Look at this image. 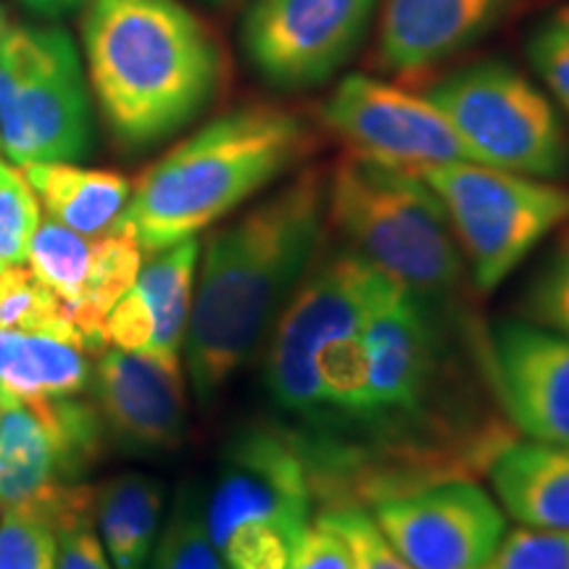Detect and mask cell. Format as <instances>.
I'll return each instance as SVG.
<instances>
[{
  "label": "cell",
  "instance_id": "obj_30",
  "mask_svg": "<svg viewBox=\"0 0 569 569\" xmlns=\"http://www.w3.org/2000/svg\"><path fill=\"white\" fill-rule=\"evenodd\" d=\"M290 569H356L351 538L330 509L317 511L306 528Z\"/></svg>",
  "mask_w": 569,
  "mask_h": 569
},
{
  "label": "cell",
  "instance_id": "obj_5",
  "mask_svg": "<svg viewBox=\"0 0 569 569\" xmlns=\"http://www.w3.org/2000/svg\"><path fill=\"white\" fill-rule=\"evenodd\" d=\"M315 507L293 438L280 425H259L227 446L206 525L224 569H290Z\"/></svg>",
  "mask_w": 569,
  "mask_h": 569
},
{
  "label": "cell",
  "instance_id": "obj_8",
  "mask_svg": "<svg viewBox=\"0 0 569 569\" xmlns=\"http://www.w3.org/2000/svg\"><path fill=\"white\" fill-rule=\"evenodd\" d=\"M106 448L96 403L24 398L0 388V509H32L53 528L96 509L80 486Z\"/></svg>",
  "mask_w": 569,
  "mask_h": 569
},
{
  "label": "cell",
  "instance_id": "obj_31",
  "mask_svg": "<svg viewBox=\"0 0 569 569\" xmlns=\"http://www.w3.org/2000/svg\"><path fill=\"white\" fill-rule=\"evenodd\" d=\"M346 536L351 538L356 553V569H411L407 561L398 557V551L388 543L382 530L365 507L330 509Z\"/></svg>",
  "mask_w": 569,
  "mask_h": 569
},
{
  "label": "cell",
  "instance_id": "obj_25",
  "mask_svg": "<svg viewBox=\"0 0 569 569\" xmlns=\"http://www.w3.org/2000/svg\"><path fill=\"white\" fill-rule=\"evenodd\" d=\"M40 224V201L24 172L0 159V269L27 261L30 240Z\"/></svg>",
  "mask_w": 569,
  "mask_h": 569
},
{
  "label": "cell",
  "instance_id": "obj_28",
  "mask_svg": "<svg viewBox=\"0 0 569 569\" xmlns=\"http://www.w3.org/2000/svg\"><path fill=\"white\" fill-rule=\"evenodd\" d=\"M522 309L530 322L569 336V224L565 238L538 269Z\"/></svg>",
  "mask_w": 569,
  "mask_h": 569
},
{
  "label": "cell",
  "instance_id": "obj_34",
  "mask_svg": "<svg viewBox=\"0 0 569 569\" xmlns=\"http://www.w3.org/2000/svg\"><path fill=\"white\" fill-rule=\"evenodd\" d=\"M9 17H6V11H3V6H0V46H3V38H6V32H9Z\"/></svg>",
  "mask_w": 569,
  "mask_h": 569
},
{
  "label": "cell",
  "instance_id": "obj_1",
  "mask_svg": "<svg viewBox=\"0 0 569 569\" xmlns=\"http://www.w3.org/2000/svg\"><path fill=\"white\" fill-rule=\"evenodd\" d=\"M327 219V177L288 184L213 232L198 259L184 365L203 407L227 388L317 261Z\"/></svg>",
  "mask_w": 569,
  "mask_h": 569
},
{
  "label": "cell",
  "instance_id": "obj_16",
  "mask_svg": "<svg viewBox=\"0 0 569 569\" xmlns=\"http://www.w3.org/2000/svg\"><path fill=\"white\" fill-rule=\"evenodd\" d=\"M498 507L522 528H569V440H515L490 459Z\"/></svg>",
  "mask_w": 569,
  "mask_h": 569
},
{
  "label": "cell",
  "instance_id": "obj_33",
  "mask_svg": "<svg viewBox=\"0 0 569 569\" xmlns=\"http://www.w3.org/2000/svg\"><path fill=\"white\" fill-rule=\"evenodd\" d=\"M24 6H30L32 11L42 13V17H63V13L82 9L90 0H21Z\"/></svg>",
  "mask_w": 569,
  "mask_h": 569
},
{
  "label": "cell",
  "instance_id": "obj_19",
  "mask_svg": "<svg viewBox=\"0 0 569 569\" xmlns=\"http://www.w3.org/2000/svg\"><path fill=\"white\" fill-rule=\"evenodd\" d=\"M161 515L163 488L148 475H119L96 490L98 536L113 569H148Z\"/></svg>",
  "mask_w": 569,
  "mask_h": 569
},
{
  "label": "cell",
  "instance_id": "obj_7",
  "mask_svg": "<svg viewBox=\"0 0 569 569\" xmlns=\"http://www.w3.org/2000/svg\"><path fill=\"white\" fill-rule=\"evenodd\" d=\"M451 219L475 288L490 293L569 224V188L475 161L417 169Z\"/></svg>",
  "mask_w": 569,
  "mask_h": 569
},
{
  "label": "cell",
  "instance_id": "obj_21",
  "mask_svg": "<svg viewBox=\"0 0 569 569\" xmlns=\"http://www.w3.org/2000/svg\"><path fill=\"white\" fill-rule=\"evenodd\" d=\"M142 267V248L127 230L113 227L111 232L92 238V264L82 298L69 311L71 325L77 327L88 351L101 353L103 325L111 309L127 296L138 280Z\"/></svg>",
  "mask_w": 569,
  "mask_h": 569
},
{
  "label": "cell",
  "instance_id": "obj_18",
  "mask_svg": "<svg viewBox=\"0 0 569 569\" xmlns=\"http://www.w3.org/2000/svg\"><path fill=\"white\" fill-rule=\"evenodd\" d=\"M88 348L48 332L0 330V388L24 398H69L90 388Z\"/></svg>",
  "mask_w": 569,
  "mask_h": 569
},
{
  "label": "cell",
  "instance_id": "obj_22",
  "mask_svg": "<svg viewBox=\"0 0 569 569\" xmlns=\"http://www.w3.org/2000/svg\"><path fill=\"white\" fill-rule=\"evenodd\" d=\"M30 269L51 293L67 306V315L80 303L92 264V238L69 230L53 219H42L27 251Z\"/></svg>",
  "mask_w": 569,
  "mask_h": 569
},
{
  "label": "cell",
  "instance_id": "obj_11",
  "mask_svg": "<svg viewBox=\"0 0 569 569\" xmlns=\"http://www.w3.org/2000/svg\"><path fill=\"white\" fill-rule=\"evenodd\" d=\"M380 0H251L243 51L277 90H309L338 74Z\"/></svg>",
  "mask_w": 569,
  "mask_h": 569
},
{
  "label": "cell",
  "instance_id": "obj_9",
  "mask_svg": "<svg viewBox=\"0 0 569 569\" xmlns=\"http://www.w3.org/2000/svg\"><path fill=\"white\" fill-rule=\"evenodd\" d=\"M475 159L507 172L557 180L569 172V134L557 106L522 71L480 61L427 92Z\"/></svg>",
  "mask_w": 569,
  "mask_h": 569
},
{
  "label": "cell",
  "instance_id": "obj_2",
  "mask_svg": "<svg viewBox=\"0 0 569 569\" xmlns=\"http://www.w3.org/2000/svg\"><path fill=\"white\" fill-rule=\"evenodd\" d=\"M84 71L119 146L138 151L180 132L222 82V51L182 0H90Z\"/></svg>",
  "mask_w": 569,
  "mask_h": 569
},
{
  "label": "cell",
  "instance_id": "obj_24",
  "mask_svg": "<svg viewBox=\"0 0 569 569\" xmlns=\"http://www.w3.org/2000/svg\"><path fill=\"white\" fill-rule=\"evenodd\" d=\"M148 569H224L209 536L206 503L193 488H184L156 538Z\"/></svg>",
  "mask_w": 569,
  "mask_h": 569
},
{
  "label": "cell",
  "instance_id": "obj_6",
  "mask_svg": "<svg viewBox=\"0 0 569 569\" xmlns=\"http://www.w3.org/2000/svg\"><path fill=\"white\" fill-rule=\"evenodd\" d=\"M92 148L90 82L61 27L11 24L0 46V153L17 167Z\"/></svg>",
  "mask_w": 569,
  "mask_h": 569
},
{
  "label": "cell",
  "instance_id": "obj_23",
  "mask_svg": "<svg viewBox=\"0 0 569 569\" xmlns=\"http://www.w3.org/2000/svg\"><path fill=\"white\" fill-rule=\"evenodd\" d=\"M0 330L48 332L84 348L82 336L67 315V306L42 284L32 269L21 264L0 269Z\"/></svg>",
  "mask_w": 569,
  "mask_h": 569
},
{
  "label": "cell",
  "instance_id": "obj_3",
  "mask_svg": "<svg viewBox=\"0 0 569 569\" xmlns=\"http://www.w3.org/2000/svg\"><path fill=\"white\" fill-rule=\"evenodd\" d=\"M311 130L293 111L253 103L211 119L132 184L119 230L142 253L193 240L309 153Z\"/></svg>",
  "mask_w": 569,
  "mask_h": 569
},
{
  "label": "cell",
  "instance_id": "obj_15",
  "mask_svg": "<svg viewBox=\"0 0 569 569\" xmlns=\"http://www.w3.org/2000/svg\"><path fill=\"white\" fill-rule=\"evenodd\" d=\"M377 61L398 77L436 69L498 27L517 0H380Z\"/></svg>",
  "mask_w": 569,
  "mask_h": 569
},
{
  "label": "cell",
  "instance_id": "obj_32",
  "mask_svg": "<svg viewBox=\"0 0 569 569\" xmlns=\"http://www.w3.org/2000/svg\"><path fill=\"white\" fill-rule=\"evenodd\" d=\"M59 559L56 569H113L101 536L96 530V515L80 517L56 530Z\"/></svg>",
  "mask_w": 569,
  "mask_h": 569
},
{
  "label": "cell",
  "instance_id": "obj_20",
  "mask_svg": "<svg viewBox=\"0 0 569 569\" xmlns=\"http://www.w3.org/2000/svg\"><path fill=\"white\" fill-rule=\"evenodd\" d=\"M201 243L184 240L172 248L151 253L142 261L134 290L148 303L153 317V340L148 346V356L180 367L184 338H188L190 309H193V290Z\"/></svg>",
  "mask_w": 569,
  "mask_h": 569
},
{
  "label": "cell",
  "instance_id": "obj_12",
  "mask_svg": "<svg viewBox=\"0 0 569 569\" xmlns=\"http://www.w3.org/2000/svg\"><path fill=\"white\" fill-rule=\"evenodd\" d=\"M325 122L356 156L417 169L475 161L472 148L427 96L396 88L367 74H348L325 103Z\"/></svg>",
  "mask_w": 569,
  "mask_h": 569
},
{
  "label": "cell",
  "instance_id": "obj_4",
  "mask_svg": "<svg viewBox=\"0 0 569 569\" xmlns=\"http://www.w3.org/2000/svg\"><path fill=\"white\" fill-rule=\"evenodd\" d=\"M327 219L346 248L422 301L446 303L467 280L451 219L411 169L346 156L327 177Z\"/></svg>",
  "mask_w": 569,
  "mask_h": 569
},
{
  "label": "cell",
  "instance_id": "obj_10",
  "mask_svg": "<svg viewBox=\"0 0 569 569\" xmlns=\"http://www.w3.org/2000/svg\"><path fill=\"white\" fill-rule=\"evenodd\" d=\"M369 515L411 569H488L509 530L496 498L467 478L386 496Z\"/></svg>",
  "mask_w": 569,
  "mask_h": 569
},
{
  "label": "cell",
  "instance_id": "obj_26",
  "mask_svg": "<svg viewBox=\"0 0 569 569\" xmlns=\"http://www.w3.org/2000/svg\"><path fill=\"white\" fill-rule=\"evenodd\" d=\"M59 536L32 509H0V569H56Z\"/></svg>",
  "mask_w": 569,
  "mask_h": 569
},
{
  "label": "cell",
  "instance_id": "obj_17",
  "mask_svg": "<svg viewBox=\"0 0 569 569\" xmlns=\"http://www.w3.org/2000/svg\"><path fill=\"white\" fill-rule=\"evenodd\" d=\"M34 196L59 222L84 238H101L119 224L132 184L106 169H84L77 161H38L21 167Z\"/></svg>",
  "mask_w": 569,
  "mask_h": 569
},
{
  "label": "cell",
  "instance_id": "obj_29",
  "mask_svg": "<svg viewBox=\"0 0 569 569\" xmlns=\"http://www.w3.org/2000/svg\"><path fill=\"white\" fill-rule=\"evenodd\" d=\"M488 569H569V528L507 530Z\"/></svg>",
  "mask_w": 569,
  "mask_h": 569
},
{
  "label": "cell",
  "instance_id": "obj_13",
  "mask_svg": "<svg viewBox=\"0 0 569 569\" xmlns=\"http://www.w3.org/2000/svg\"><path fill=\"white\" fill-rule=\"evenodd\" d=\"M90 388L106 440L134 457H167L180 448L188 398L177 365L142 351L103 348Z\"/></svg>",
  "mask_w": 569,
  "mask_h": 569
},
{
  "label": "cell",
  "instance_id": "obj_27",
  "mask_svg": "<svg viewBox=\"0 0 569 569\" xmlns=\"http://www.w3.org/2000/svg\"><path fill=\"white\" fill-rule=\"evenodd\" d=\"M528 59L553 103L569 117V6L546 13L532 27Z\"/></svg>",
  "mask_w": 569,
  "mask_h": 569
},
{
  "label": "cell",
  "instance_id": "obj_14",
  "mask_svg": "<svg viewBox=\"0 0 569 569\" xmlns=\"http://www.w3.org/2000/svg\"><path fill=\"white\" fill-rule=\"evenodd\" d=\"M490 369L501 407L532 440H569V336L530 319L496 327Z\"/></svg>",
  "mask_w": 569,
  "mask_h": 569
}]
</instances>
